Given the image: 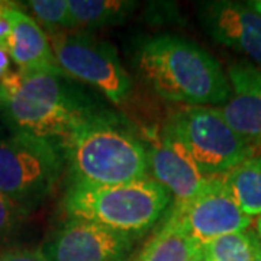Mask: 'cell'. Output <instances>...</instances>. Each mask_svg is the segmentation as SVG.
Segmentation results:
<instances>
[{
	"label": "cell",
	"instance_id": "484cf974",
	"mask_svg": "<svg viewBox=\"0 0 261 261\" xmlns=\"http://www.w3.org/2000/svg\"><path fill=\"white\" fill-rule=\"evenodd\" d=\"M254 261H261V245H260V248H258V251H257V254H255V258H254Z\"/></svg>",
	"mask_w": 261,
	"mask_h": 261
},
{
	"label": "cell",
	"instance_id": "e0dca14e",
	"mask_svg": "<svg viewBox=\"0 0 261 261\" xmlns=\"http://www.w3.org/2000/svg\"><path fill=\"white\" fill-rule=\"evenodd\" d=\"M261 245L255 231L247 229L215 238L202 245L209 261H254Z\"/></svg>",
	"mask_w": 261,
	"mask_h": 261
},
{
	"label": "cell",
	"instance_id": "4fadbf2b",
	"mask_svg": "<svg viewBox=\"0 0 261 261\" xmlns=\"http://www.w3.org/2000/svg\"><path fill=\"white\" fill-rule=\"evenodd\" d=\"M10 58L22 71L60 70L44 29L37 20L13 6L9 8Z\"/></svg>",
	"mask_w": 261,
	"mask_h": 261
},
{
	"label": "cell",
	"instance_id": "7a4b0ae2",
	"mask_svg": "<svg viewBox=\"0 0 261 261\" xmlns=\"http://www.w3.org/2000/svg\"><path fill=\"white\" fill-rule=\"evenodd\" d=\"M135 65L154 93L168 102L221 108L231 97V84L219 61L186 38L144 39L135 51Z\"/></svg>",
	"mask_w": 261,
	"mask_h": 261
},
{
	"label": "cell",
	"instance_id": "5b68a950",
	"mask_svg": "<svg viewBox=\"0 0 261 261\" xmlns=\"http://www.w3.org/2000/svg\"><path fill=\"white\" fill-rule=\"evenodd\" d=\"M64 161L63 149L47 140L25 134L0 138V193L28 214L56 189Z\"/></svg>",
	"mask_w": 261,
	"mask_h": 261
},
{
	"label": "cell",
	"instance_id": "603a6c76",
	"mask_svg": "<svg viewBox=\"0 0 261 261\" xmlns=\"http://www.w3.org/2000/svg\"><path fill=\"white\" fill-rule=\"evenodd\" d=\"M189 261H209L207 257H206L205 251H203V248H202V245L196 250V252L192 255V258Z\"/></svg>",
	"mask_w": 261,
	"mask_h": 261
},
{
	"label": "cell",
	"instance_id": "ba28073f",
	"mask_svg": "<svg viewBox=\"0 0 261 261\" xmlns=\"http://www.w3.org/2000/svg\"><path fill=\"white\" fill-rule=\"evenodd\" d=\"M168 214L199 245L228 233L247 231L251 225V218L237 205L222 176L207 178L192 202L178 211L170 209Z\"/></svg>",
	"mask_w": 261,
	"mask_h": 261
},
{
	"label": "cell",
	"instance_id": "7c38bea8",
	"mask_svg": "<svg viewBox=\"0 0 261 261\" xmlns=\"http://www.w3.org/2000/svg\"><path fill=\"white\" fill-rule=\"evenodd\" d=\"M231 97L218 108L238 135L258 148L261 145V68L250 61L228 67Z\"/></svg>",
	"mask_w": 261,
	"mask_h": 261
},
{
	"label": "cell",
	"instance_id": "6da1fadb",
	"mask_svg": "<svg viewBox=\"0 0 261 261\" xmlns=\"http://www.w3.org/2000/svg\"><path fill=\"white\" fill-rule=\"evenodd\" d=\"M99 113L61 70H18L0 80V116L12 134L64 149L75 130Z\"/></svg>",
	"mask_w": 261,
	"mask_h": 261
},
{
	"label": "cell",
	"instance_id": "8992f818",
	"mask_svg": "<svg viewBox=\"0 0 261 261\" xmlns=\"http://www.w3.org/2000/svg\"><path fill=\"white\" fill-rule=\"evenodd\" d=\"M166 130L207 178L224 176L255 152V145L238 135L218 108L185 106L170 118Z\"/></svg>",
	"mask_w": 261,
	"mask_h": 261
},
{
	"label": "cell",
	"instance_id": "30bf717a",
	"mask_svg": "<svg viewBox=\"0 0 261 261\" xmlns=\"http://www.w3.org/2000/svg\"><path fill=\"white\" fill-rule=\"evenodd\" d=\"M197 18L215 42L241 53L261 68V16L245 2H202L197 6Z\"/></svg>",
	"mask_w": 261,
	"mask_h": 261
},
{
	"label": "cell",
	"instance_id": "44dd1931",
	"mask_svg": "<svg viewBox=\"0 0 261 261\" xmlns=\"http://www.w3.org/2000/svg\"><path fill=\"white\" fill-rule=\"evenodd\" d=\"M9 3L0 2V47H8L10 38Z\"/></svg>",
	"mask_w": 261,
	"mask_h": 261
},
{
	"label": "cell",
	"instance_id": "ac0fdd59",
	"mask_svg": "<svg viewBox=\"0 0 261 261\" xmlns=\"http://www.w3.org/2000/svg\"><path fill=\"white\" fill-rule=\"evenodd\" d=\"M28 8L45 34L75 29L67 0H31Z\"/></svg>",
	"mask_w": 261,
	"mask_h": 261
},
{
	"label": "cell",
	"instance_id": "7402d4cb",
	"mask_svg": "<svg viewBox=\"0 0 261 261\" xmlns=\"http://www.w3.org/2000/svg\"><path fill=\"white\" fill-rule=\"evenodd\" d=\"M10 60L8 47H0V80L10 73Z\"/></svg>",
	"mask_w": 261,
	"mask_h": 261
},
{
	"label": "cell",
	"instance_id": "d6986e66",
	"mask_svg": "<svg viewBox=\"0 0 261 261\" xmlns=\"http://www.w3.org/2000/svg\"><path fill=\"white\" fill-rule=\"evenodd\" d=\"M19 215H23L3 193H0V241L9 237L18 226Z\"/></svg>",
	"mask_w": 261,
	"mask_h": 261
},
{
	"label": "cell",
	"instance_id": "9a60e30c",
	"mask_svg": "<svg viewBox=\"0 0 261 261\" xmlns=\"http://www.w3.org/2000/svg\"><path fill=\"white\" fill-rule=\"evenodd\" d=\"M222 178L244 214L250 218L261 216V152H254Z\"/></svg>",
	"mask_w": 261,
	"mask_h": 261
},
{
	"label": "cell",
	"instance_id": "2e32d148",
	"mask_svg": "<svg viewBox=\"0 0 261 261\" xmlns=\"http://www.w3.org/2000/svg\"><path fill=\"white\" fill-rule=\"evenodd\" d=\"M137 3L126 0H68L75 28H97L122 23Z\"/></svg>",
	"mask_w": 261,
	"mask_h": 261
},
{
	"label": "cell",
	"instance_id": "52a82bcc",
	"mask_svg": "<svg viewBox=\"0 0 261 261\" xmlns=\"http://www.w3.org/2000/svg\"><path fill=\"white\" fill-rule=\"evenodd\" d=\"M57 65L64 74L99 89L115 105L130 92L132 80L112 44L87 32L47 34Z\"/></svg>",
	"mask_w": 261,
	"mask_h": 261
},
{
	"label": "cell",
	"instance_id": "d4e9b609",
	"mask_svg": "<svg viewBox=\"0 0 261 261\" xmlns=\"http://www.w3.org/2000/svg\"><path fill=\"white\" fill-rule=\"evenodd\" d=\"M255 232H257V235L260 237L261 240V216H258L257 221H255Z\"/></svg>",
	"mask_w": 261,
	"mask_h": 261
},
{
	"label": "cell",
	"instance_id": "ffe728a7",
	"mask_svg": "<svg viewBox=\"0 0 261 261\" xmlns=\"http://www.w3.org/2000/svg\"><path fill=\"white\" fill-rule=\"evenodd\" d=\"M0 261H48L42 251L34 250H12L0 255Z\"/></svg>",
	"mask_w": 261,
	"mask_h": 261
},
{
	"label": "cell",
	"instance_id": "3957f363",
	"mask_svg": "<svg viewBox=\"0 0 261 261\" xmlns=\"http://www.w3.org/2000/svg\"><path fill=\"white\" fill-rule=\"evenodd\" d=\"M63 152L71 183L123 185L149 178L147 147L106 113L82 125Z\"/></svg>",
	"mask_w": 261,
	"mask_h": 261
},
{
	"label": "cell",
	"instance_id": "8fae6325",
	"mask_svg": "<svg viewBox=\"0 0 261 261\" xmlns=\"http://www.w3.org/2000/svg\"><path fill=\"white\" fill-rule=\"evenodd\" d=\"M149 178L164 187L173 199L171 211L192 202L207 181L187 151L168 130L147 148Z\"/></svg>",
	"mask_w": 261,
	"mask_h": 261
},
{
	"label": "cell",
	"instance_id": "cb8c5ba5",
	"mask_svg": "<svg viewBox=\"0 0 261 261\" xmlns=\"http://www.w3.org/2000/svg\"><path fill=\"white\" fill-rule=\"evenodd\" d=\"M248 5V8H251L255 13H258L261 16V0H250V2H245Z\"/></svg>",
	"mask_w": 261,
	"mask_h": 261
},
{
	"label": "cell",
	"instance_id": "9c48e42d",
	"mask_svg": "<svg viewBox=\"0 0 261 261\" xmlns=\"http://www.w3.org/2000/svg\"><path fill=\"white\" fill-rule=\"evenodd\" d=\"M134 241L99 225L67 219L44 245L42 254L48 261H126Z\"/></svg>",
	"mask_w": 261,
	"mask_h": 261
},
{
	"label": "cell",
	"instance_id": "277c9868",
	"mask_svg": "<svg viewBox=\"0 0 261 261\" xmlns=\"http://www.w3.org/2000/svg\"><path fill=\"white\" fill-rule=\"evenodd\" d=\"M171 203L167 190L147 178L123 185L71 183L61 206L67 219L99 225L135 240L148 232Z\"/></svg>",
	"mask_w": 261,
	"mask_h": 261
},
{
	"label": "cell",
	"instance_id": "5bb4252c",
	"mask_svg": "<svg viewBox=\"0 0 261 261\" xmlns=\"http://www.w3.org/2000/svg\"><path fill=\"white\" fill-rule=\"evenodd\" d=\"M199 247L168 214L163 226L130 261H189Z\"/></svg>",
	"mask_w": 261,
	"mask_h": 261
}]
</instances>
